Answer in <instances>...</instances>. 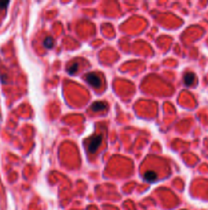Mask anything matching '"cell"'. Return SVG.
<instances>
[{
	"instance_id": "2",
	"label": "cell",
	"mask_w": 208,
	"mask_h": 210,
	"mask_svg": "<svg viewBox=\"0 0 208 210\" xmlns=\"http://www.w3.org/2000/svg\"><path fill=\"white\" fill-rule=\"evenodd\" d=\"M85 79L91 86L95 87V88H99L102 84L101 78L99 77V75H97L96 73H89V74L85 76Z\"/></svg>"
},
{
	"instance_id": "1",
	"label": "cell",
	"mask_w": 208,
	"mask_h": 210,
	"mask_svg": "<svg viewBox=\"0 0 208 210\" xmlns=\"http://www.w3.org/2000/svg\"><path fill=\"white\" fill-rule=\"evenodd\" d=\"M101 144H102V135L101 134L92 136L88 142V151L90 153H95L98 150V148L101 146Z\"/></svg>"
},
{
	"instance_id": "4",
	"label": "cell",
	"mask_w": 208,
	"mask_h": 210,
	"mask_svg": "<svg viewBox=\"0 0 208 210\" xmlns=\"http://www.w3.org/2000/svg\"><path fill=\"white\" fill-rule=\"evenodd\" d=\"M105 108H106V105L102 101H96V103L92 104L91 106V110L94 111V112H100V111H103Z\"/></svg>"
},
{
	"instance_id": "6",
	"label": "cell",
	"mask_w": 208,
	"mask_h": 210,
	"mask_svg": "<svg viewBox=\"0 0 208 210\" xmlns=\"http://www.w3.org/2000/svg\"><path fill=\"white\" fill-rule=\"evenodd\" d=\"M53 45H54V41L52 37L45 38V40H44V46H45L46 48H52Z\"/></svg>"
},
{
	"instance_id": "8",
	"label": "cell",
	"mask_w": 208,
	"mask_h": 210,
	"mask_svg": "<svg viewBox=\"0 0 208 210\" xmlns=\"http://www.w3.org/2000/svg\"><path fill=\"white\" fill-rule=\"evenodd\" d=\"M8 4H9L8 1H4V2L0 1V8H5Z\"/></svg>"
},
{
	"instance_id": "5",
	"label": "cell",
	"mask_w": 208,
	"mask_h": 210,
	"mask_svg": "<svg viewBox=\"0 0 208 210\" xmlns=\"http://www.w3.org/2000/svg\"><path fill=\"white\" fill-rule=\"evenodd\" d=\"M194 81H195V75L193 73H187V74L184 76V82L187 86H191V85L194 83Z\"/></svg>"
},
{
	"instance_id": "7",
	"label": "cell",
	"mask_w": 208,
	"mask_h": 210,
	"mask_svg": "<svg viewBox=\"0 0 208 210\" xmlns=\"http://www.w3.org/2000/svg\"><path fill=\"white\" fill-rule=\"evenodd\" d=\"M78 69H79V64L77 62H75L68 68V72L69 73V74H75V73L78 71Z\"/></svg>"
},
{
	"instance_id": "3",
	"label": "cell",
	"mask_w": 208,
	"mask_h": 210,
	"mask_svg": "<svg viewBox=\"0 0 208 210\" xmlns=\"http://www.w3.org/2000/svg\"><path fill=\"white\" fill-rule=\"evenodd\" d=\"M144 179L148 181V183H153V181L157 179V174H156V172H154V171L148 170L144 174Z\"/></svg>"
}]
</instances>
